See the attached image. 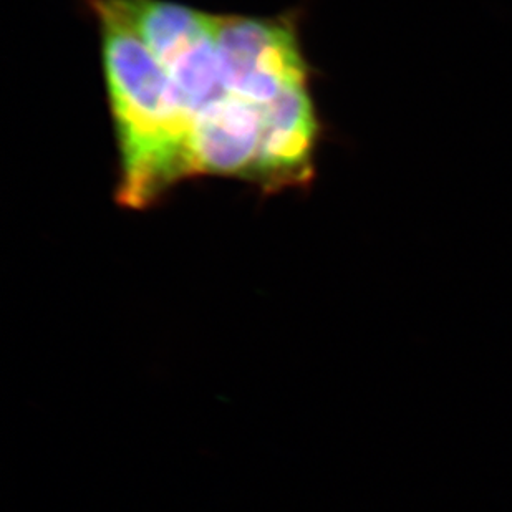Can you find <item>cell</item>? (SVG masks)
<instances>
[{
    "label": "cell",
    "instance_id": "6da1fadb",
    "mask_svg": "<svg viewBox=\"0 0 512 512\" xmlns=\"http://www.w3.org/2000/svg\"><path fill=\"white\" fill-rule=\"evenodd\" d=\"M102 35L121 176L116 201L150 208L189 176L193 115L158 60L112 0H85Z\"/></svg>",
    "mask_w": 512,
    "mask_h": 512
},
{
    "label": "cell",
    "instance_id": "7a4b0ae2",
    "mask_svg": "<svg viewBox=\"0 0 512 512\" xmlns=\"http://www.w3.org/2000/svg\"><path fill=\"white\" fill-rule=\"evenodd\" d=\"M216 42L224 90L257 110L287 88L309 83L295 12L276 17L216 15Z\"/></svg>",
    "mask_w": 512,
    "mask_h": 512
},
{
    "label": "cell",
    "instance_id": "3957f363",
    "mask_svg": "<svg viewBox=\"0 0 512 512\" xmlns=\"http://www.w3.org/2000/svg\"><path fill=\"white\" fill-rule=\"evenodd\" d=\"M261 151L256 184L266 193L304 188L314 178L320 123L309 83L295 85L259 108Z\"/></svg>",
    "mask_w": 512,
    "mask_h": 512
},
{
    "label": "cell",
    "instance_id": "277c9868",
    "mask_svg": "<svg viewBox=\"0 0 512 512\" xmlns=\"http://www.w3.org/2000/svg\"><path fill=\"white\" fill-rule=\"evenodd\" d=\"M261 120L256 107L226 95L193 118L189 176H228L256 183Z\"/></svg>",
    "mask_w": 512,
    "mask_h": 512
}]
</instances>
